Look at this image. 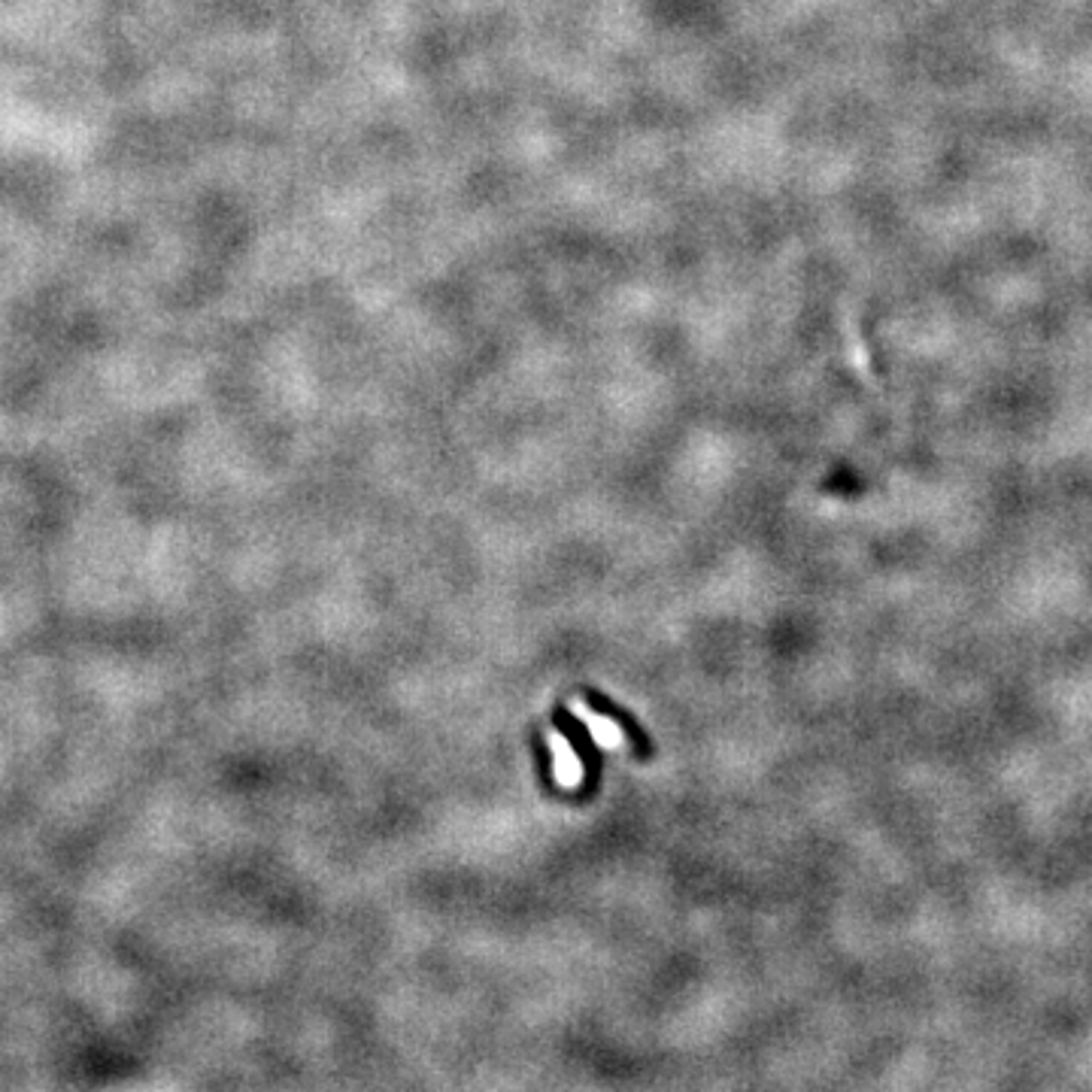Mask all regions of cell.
<instances>
[{
    "label": "cell",
    "mask_w": 1092,
    "mask_h": 1092,
    "mask_svg": "<svg viewBox=\"0 0 1092 1092\" xmlns=\"http://www.w3.org/2000/svg\"><path fill=\"white\" fill-rule=\"evenodd\" d=\"M553 725H556L559 734L568 737V744H571V750H574V756H577V762H580V768H583V777H586L580 789L565 792V795H568V798H577V801H586L589 795L598 792L601 771H604V753H601V747L595 744L589 725H586L580 716H574L565 704H559V707L553 710Z\"/></svg>",
    "instance_id": "cell-1"
},
{
    "label": "cell",
    "mask_w": 1092,
    "mask_h": 1092,
    "mask_svg": "<svg viewBox=\"0 0 1092 1092\" xmlns=\"http://www.w3.org/2000/svg\"><path fill=\"white\" fill-rule=\"evenodd\" d=\"M583 698H586V704L598 713V716H604V719H614L617 725H620V731L626 734V741L632 744V750H635V756L638 759H653V753H655V747H653V741H650V734L641 728V722L626 710V707H620L614 698H607L604 692H598V689H583Z\"/></svg>",
    "instance_id": "cell-2"
},
{
    "label": "cell",
    "mask_w": 1092,
    "mask_h": 1092,
    "mask_svg": "<svg viewBox=\"0 0 1092 1092\" xmlns=\"http://www.w3.org/2000/svg\"><path fill=\"white\" fill-rule=\"evenodd\" d=\"M531 750H534V762H537V777H540V786H543L550 795H556V792H559V786H556V780H553V750L547 747V741L540 737V731H534V734H531Z\"/></svg>",
    "instance_id": "cell-3"
}]
</instances>
